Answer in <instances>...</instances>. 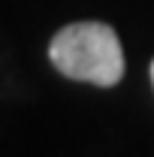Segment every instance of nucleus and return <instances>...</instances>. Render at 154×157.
Here are the masks:
<instances>
[{
  "instance_id": "obj_2",
  "label": "nucleus",
  "mask_w": 154,
  "mask_h": 157,
  "mask_svg": "<svg viewBox=\"0 0 154 157\" xmlns=\"http://www.w3.org/2000/svg\"><path fill=\"white\" fill-rule=\"evenodd\" d=\"M151 85H154V60H151Z\"/></svg>"
},
{
  "instance_id": "obj_1",
  "label": "nucleus",
  "mask_w": 154,
  "mask_h": 157,
  "mask_svg": "<svg viewBox=\"0 0 154 157\" xmlns=\"http://www.w3.org/2000/svg\"><path fill=\"white\" fill-rule=\"evenodd\" d=\"M48 60L60 76L112 88L124 78V48L118 33L103 21H73L48 42Z\"/></svg>"
}]
</instances>
